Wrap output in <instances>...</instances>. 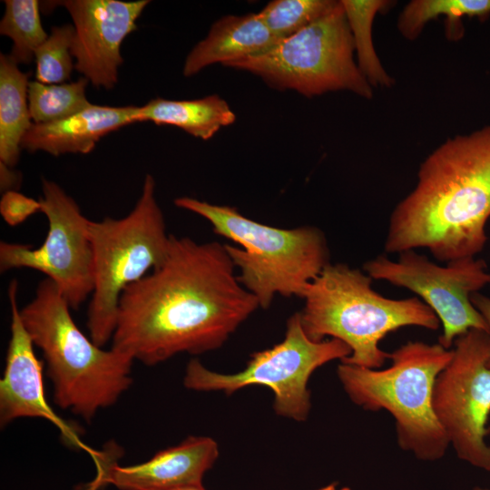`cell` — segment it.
Wrapping results in <instances>:
<instances>
[{
    "label": "cell",
    "mask_w": 490,
    "mask_h": 490,
    "mask_svg": "<svg viewBox=\"0 0 490 490\" xmlns=\"http://www.w3.org/2000/svg\"><path fill=\"white\" fill-rule=\"evenodd\" d=\"M260 304L226 245L171 235L162 263L122 294L112 348L147 366L220 348Z\"/></svg>",
    "instance_id": "obj_1"
},
{
    "label": "cell",
    "mask_w": 490,
    "mask_h": 490,
    "mask_svg": "<svg viewBox=\"0 0 490 490\" xmlns=\"http://www.w3.org/2000/svg\"><path fill=\"white\" fill-rule=\"evenodd\" d=\"M490 219V126L457 134L421 162L414 189L390 214L384 249H426L441 262L475 257Z\"/></svg>",
    "instance_id": "obj_2"
},
{
    "label": "cell",
    "mask_w": 490,
    "mask_h": 490,
    "mask_svg": "<svg viewBox=\"0 0 490 490\" xmlns=\"http://www.w3.org/2000/svg\"><path fill=\"white\" fill-rule=\"evenodd\" d=\"M372 280L364 270L329 263L303 291L299 316L310 339L336 338L350 348L340 362L377 369L389 359L379 347L387 334L410 326L436 330L440 321L419 298H386Z\"/></svg>",
    "instance_id": "obj_3"
},
{
    "label": "cell",
    "mask_w": 490,
    "mask_h": 490,
    "mask_svg": "<svg viewBox=\"0 0 490 490\" xmlns=\"http://www.w3.org/2000/svg\"><path fill=\"white\" fill-rule=\"evenodd\" d=\"M70 309L57 286L45 278L20 315L34 345L43 352L55 404L91 422L130 387L133 359L94 344L74 323Z\"/></svg>",
    "instance_id": "obj_4"
},
{
    "label": "cell",
    "mask_w": 490,
    "mask_h": 490,
    "mask_svg": "<svg viewBox=\"0 0 490 490\" xmlns=\"http://www.w3.org/2000/svg\"><path fill=\"white\" fill-rule=\"evenodd\" d=\"M174 204L193 212L213 231L239 246L225 244L238 279L268 309L277 295L301 298L306 287L328 265L329 250L314 226L281 229L251 220L236 208L179 197Z\"/></svg>",
    "instance_id": "obj_5"
},
{
    "label": "cell",
    "mask_w": 490,
    "mask_h": 490,
    "mask_svg": "<svg viewBox=\"0 0 490 490\" xmlns=\"http://www.w3.org/2000/svg\"><path fill=\"white\" fill-rule=\"evenodd\" d=\"M453 349L408 341L389 353L391 365L367 368L340 362L337 374L349 399L368 411H387L395 419L399 447L424 461L442 458L448 438L433 409V389Z\"/></svg>",
    "instance_id": "obj_6"
},
{
    "label": "cell",
    "mask_w": 490,
    "mask_h": 490,
    "mask_svg": "<svg viewBox=\"0 0 490 490\" xmlns=\"http://www.w3.org/2000/svg\"><path fill=\"white\" fill-rule=\"evenodd\" d=\"M93 290L88 307L90 338L103 347L114 333L123 292L165 260L171 235L147 174L133 209L121 219L90 220Z\"/></svg>",
    "instance_id": "obj_7"
},
{
    "label": "cell",
    "mask_w": 490,
    "mask_h": 490,
    "mask_svg": "<svg viewBox=\"0 0 490 490\" xmlns=\"http://www.w3.org/2000/svg\"><path fill=\"white\" fill-rule=\"evenodd\" d=\"M249 72L270 87L312 98L348 91L364 99L373 87L355 60L351 32L341 4L298 34L260 54L225 65Z\"/></svg>",
    "instance_id": "obj_8"
},
{
    "label": "cell",
    "mask_w": 490,
    "mask_h": 490,
    "mask_svg": "<svg viewBox=\"0 0 490 490\" xmlns=\"http://www.w3.org/2000/svg\"><path fill=\"white\" fill-rule=\"evenodd\" d=\"M351 354L341 340L327 338L314 341L305 333L299 312L287 321L284 338L273 347L253 353L246 367L233 374L205 368L197 358L185 369L183 385L201 392H223L231 395L249 386L268 387L273 393V409L280 416L302 422L310 408L309 380L323 365Z\"/></svg>",
    "instance_id": "obj_9"
},
{
    "label": "cell",
    "mask_w": 490,
    "mask_h": 490,
    "mask_svg": "<svg viewBox=\"0 0 490 490\" xmlns=\"http://www.w3.org/2000/svg\"><path fill=\"white\" fill-rule=\"evenodd\" d=\"M453 345L435 382L433 409L457 457L490 472V331L470 329Z\"/></svg>",
    "instance_id": "obj_10"
},
{
    "label": "cell",
    "mask_w": 490,
    "mask_h": 490,
    "mask_svg": "<svg viewBox=\"0 0 490 490\" xmlns=\"http://www.w3.org/2000/svg\"><path fill=\"white\" fill-rule=\"evenodd\" d=\"M41 211L48 231L38 247L1 241L0 270L27 268L46 275L72 309H77L93 290V256L88 220L76 201L56 182L43 179Z\"/></svg>",
    "instance_id": "obj_11"
},
{
    "label": "cell",
    "mask_w": 490,
    "mask_h": 490,
    "mask_svg": "<svg viewBox=\"0 0 490 490\" xmlns=\"http://www.w3.org/2000/svg\"><path fill=\"white\" fill-rule=\"evenodd\" d=\"M372 279L384 280L416 294L436 315L442 326L438 343L451 349L455 340L470 329L490 331L471 296L490 284L485 260L475 257L454 260L445 266L414 250L399 253L397 260L378 255L363 265Z\"/></svg>",
    "instance_id": "obj_12"
},
{
    "label": "cell",
    "mask_w": 490,
    "mask_h": 490,
    "mask_svg": "<svg viewBox=\"0 0 490 490\" xmlns=\"http://www.w3.org/2000/svg\"><path fill=\"white\" fill-rule=\"evenodd\" d=\"M71 15L74 37V69L96 88L111 90L123 60L121 46L136 30L148 0H66L58 2Z\"/></svg>",
    "instance_id": "obj_13"
},
{
    "label": "cell",
    "mask_w": 490,
    "mask_h": 490,
    "mask_svg": "<svg viewBox=\"0 0 490 490\" xmlns=\"http://www.w3.org/2000/svg\"><path fill=\"white\" fill-rule=\"evenodd\" d=\"M18 281L8 287L11 307V336L5 368L0 380V424L4 427L16 418L42 417L55 425L68 444L83 446L77 429L61 419L48 405L43 382V363L36 358L34 343L21 319L17 304Z\"/></svg>",
    "instance_id": "obj_14"
},
{
    "label": "cell",
    "mask_w": 490,
    "mask_h": 490,
    "mask_svg": "<svg viewBox=\"0 0 490 490\" xmlns=\"http://www.w3.org/2000/svg\"><path fill=\"white\" fill-rule=\"evenodd\" d=\"M219 456L217 442L209 436H189L134 466L100 465L93 486L113 484L121 490H164L201 484Z\"/></svg>",
    "instance_id": "obj_15"
},
{
    "label": "cell",
    "mask_w": 490,
    "mask_h": 490,
    "mask_svg": "<svg viewBox=\"0 0 490 490\" xmlns=\"http://www.w3.org/2000/svg\"><path fill=\"white\" fill-rule=\"evenodd\" d=\"M138 106L92 104L65 119L33 123L21 142L22 150L42 151L53 156L89 153L105 135L134 123Z\"/></svg>",
    "instance_id": "obj_16"
},
{
    "label": "cell",
    "mask_w": 490,
    "mask_h": 490,
    "mask_svg": "<svg viewBox=\"0 0 490 490\" xmlns=\"http://www.w3.org/2000/svg\"><path fill=\"white\" fill-rule=\"evenodd\" d=\"M279 42L280 40L271 34L257 13L221 17L188 54L183 75L191 77L214 64L225 66L267 51Z\"/></svg>",
    "instance_id": "obj_17"
},
{
    "label": "cell",
    "mask_w": 490,
    "mask_h": 490,
    "mask_svg": "<svg viewBox=\"0 0 490 490\" xmlns=\"http://www.w3.org/2000/svg\"><path fill=\"white\" fill-rule=\"evenodd\" d=\"M236 115L229 103L218 94L193 100L154 98L138 106L134 122H152L157 125L180 128L190 135L209 140L225 126L232 124Z\"/></svg>",
    "instance_id": "obj_18"
},
{
    "label": "cell",
    "mask_w": 490,
    "mask_h": 490,
    "mask_svg": "<svg viewBox=\"0 0 490 490\" xmlns=\"http://www.w3.org/2000/svg\"><path fill=\"white\" fill-rule=\"evenodd\" d=\"M28 77L10 54H0V162L11 168L18 162L22 140L34 123Z\"/></svg>",
    "instance_id": "obj_19"
},
{
    "label": "cell",
    "mask_w": 490,
    "mask_h": 490,
    "mask_svg": "<svg viewBox=\"0 0 490 490\" xmlns=\"http://www.w3.org/2000/svg\"><path fill=\"white\" fill-rule=\"evenodd\" d=\"M351 32L357 64L372 87L389 88L394 79L382 65L372 38V26L377 13L389 6L386 0H340Z\"/></svg>",
    "instance_id": "obj_20"
},
{
    "label": "cell",
    "mask_w": 490,
    "mask_h": 490,
    "mask_svg": "<svg viewBox=\"0 0 490 490\" xmlns=\"http://www.w3.org/2000/svg\"><path fill=\"white\" fill-rule=\"evenodd\" d=\"M88 83L84 77L58 84L29 82L28 103L33 122H57L87 108L91 105L86 97Z\"/></svg>",
    "instance_id": "obj_21"
},
{
    "label": "cell",
    "mask_w": 490,
    "mask_h": 490,
    "mask_svg": "<svg viewBox=\"0 0 490 490\" xmlns=\"http://www.w3.org/2000/svg\"><path fill=\"white\" fill-rule=\"evenodd\" d=\"M445 15L458 34L457 20L463 16L487 19L490 15V0H413L398 15L397 29L407 40L419 36L426 24Z\"/></svg>",
    "instance_id": "obj_22"
},
{
    "label": "cell",
    "mask_w": 490,
    "mask_h": 490,
    "mask_svg": "<svg viewBox=\"0 0 490 490\" xmlns=\"http://www.w3.org/2000/svg\"><path fill=\"white\" fill-rule=\"evenodd\" d=\"M0 34L13 41L10 55L19 64H29L37 48L47 39L37 0H5Z\"/></svg>",
    "instance_id": "obj_23"
},
{
    "label": "cell",
    "mask_w": 490,
    "mask_h": 490,
    "mask_svg": "<svg viewBox=\"0 0 490 490\" xmlns=\"http://www.w3.org/2000/svg\"><path fill=\"white\" fill-rule=\"evenodd\" d=\"M338 4L336 0H273L257 14L271 34L281 41L315 23Z\"/></svg>",
    "instance_id": "obj_24"
},
{
    "label": "cell",
    "mask_w": 490,
    "mask_h": 490,
    "mask_svg": "<svg viewBox=\"0 0 490 490\" xmlns=\"http://www.w3.org/2000/svg\"><path fill=\"white\" fill-rule=\"evenodd\" d=\"M74 24L53 26L47 39L34 55L36 81L45 84L63 83L74 69L72 47Z\"/></svg>",
    "instance_id": "obj_25"
},
{
    "label": "cell",
    "mask_w": 490,
    "mask_h": 490,
    "mask_svg": "<svg viewBox=\"0 0 490 490\" xmlns=\"http://www.w3.org/2000/svg\"><path fill=\"white\" fill-rule=\"evenodd\" d=\"M41 202L17 191L3 193L0 201V213L10 226H17L29 217L41 211Z\"/></svg>",
    "instance_id": "obj_26"
},
{
    "label": "cell",
    "mask_w": 490,
    "mask_h": 490,
    "mask_svg": "<svg viewBox=\"0 0 490 490\" xmlns=\"http://www.w3.org/2000/svg\"><path fill=\"white\" fill-rule=\"evenodd\" d=\"M21 177L11 167L0 162V188L2 192L16 191Z\"/></svg>",
    "instance_id": "obj_27"
},
{
    "label": "cell",
    "mask_w": 490,
    "mask_h": 490,
    "mask_svg": "<svg viewBox=\"0 0 490 490\" xmlns=\"http://www.w3.org/2000/svg\"><path fill=\"white\" fill-rule=\"evenodd\" d=\"M471 301L475 308L483 316L490 328V298L479 292H475L471 296ZM487 367L490 368V358L487 362Z\"/></svg>",
    "instance_id": "obj_28"
},
{
    "label": "cell",
    "mask_w": 490,
    "mask_h": 490,
    "mask_svg": "<svg viewBox=\"0 0 490 490\" xmlns=\"http://www.w3.org/2000/svg\"><path fill=\"white\" fill-rule=\"evenodd\" d=\"M164 490H205L202 486V484H195V485H183L174 488H169Z\"/></svg>",
    "instance_id": "obj_29"
},
{
    "label": "cell",
    "mask_w": 490,
    "mask_h": 490,
    "mask_svg": "<svg viewBox=\"0 0 490 490\" xmlns=\"http://www.w3.org/2000/svg\"><path fill=\"white\" fill-rule=\"evenodd\" d=\"M317 490H336V485L334 484H331V485H328L326 486H323L319 489H317Z\"/></svg>",
    "instance_id": "obj_30"
},
{
    "label": "cell",
    "mask_w": 490,
    "mask_h": 490,
    "mask_svg": "<svg viewBox=\"0 0 490 490\" xmlns=\"http://www.w3.org/2000/svg\"><path fill=\"white\" fill-rule=\"evenodd\" d=\"M340 490H350V489L348 488V487H343V488H341Z\"/></svg>",
    "instance_id": "obj_31"
},
{
    "label": "cell",
    "mask_w": 490,
    "mask_h": 490,
    "mask_svg": "<svg viewBox=\"0 0 490 490\" xmlns=\"http://www.w3.org/2000/svg\"><path fill=\"white\" fill-rule=\"evenodd\" d=\"M475 490H489V489L475 488Z\"/></svg>",
    "instance_id": "obj_32"
},
{
    "label": "cell",
    "mask_w": 490,
    "mask_h": 490,
    "mask_svg": "<svg viewBox=\"0 0 490 490\" xmlns=\"http://www.w3.org/2000/svg\"><path fill=\"white\" fill-rule=\"evenodd\" d=\"M488 431H489V433H490V426H488Z\"/></svg>",
    "instance_id": "obj_33"
}]
</instances>
